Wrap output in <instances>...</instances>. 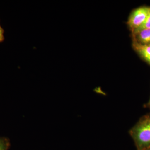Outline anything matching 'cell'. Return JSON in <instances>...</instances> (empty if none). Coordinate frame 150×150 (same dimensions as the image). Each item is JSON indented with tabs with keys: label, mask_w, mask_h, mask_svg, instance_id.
<instances>
[{
	"label": "cell",
	"mask_w": 150,
	"mask_h": 150,
	"mask_svg": "<svg viewBox=\"0 0 150 150\" xmlns=\"http://www.w3.org/2000/svg\"><path fill=\"white\" fill-rule=\"evenodd\" d=\"M4 33V30L0 25V43L3 42L5 40Z\"/></svg>",
	"instance_id": "cell-7"
},
{
	"label": "cell",
	"mask_w": 150,
	"mask_h": 150,
	"mask_svg": "<svg viewBox=\"0 0 150 150\" xmlns=\"http://www.w3.org/2000/svg\"><path fill=\"white\" fill-rule=\"evenodd\" d=\"M149 115H150V113H149Z\"/></svg>",
	"instance_id": "cell-10"
},
{
	"label": "cell",
	"mask_w": 150,
	"mask_h": 150,
	"mask_svg": "<svg viewBox=\"0 0 150 150\" xmlns=\"http://www.w3.org/2000/svg\"><path fill=\"white\" fill-rule=\"evenodd\" d=\"M150 13V7H140L132 11L130 14L127 25L131 33L142 25L146 20Z\"/></svg>",
	"instance_id": "cell-2"
},
{
	"label": "cell",
	"mask_w": 150,
	"mask_h": 150,
	"mask_svg": "<svg viewBox=\"0 0 150 150\" xmlns=\"http://www.w3.org/2000/svg\"><path fill=\"white\" fill-rule=\"evenodd\" d=\"M147 29H150V13L144 23L140 27L135 30L134 31L131 33H132V34H135V33H137L140 30Z\"/></svg>",
	"instance_id": "cell-6"
},
{
	"label": "cell",
	"mask_w": 150,
	"mask_h": 150,
	"mask_svg": "<svg viewBox=\"0 0 150 150\" xmlns=\"http://www.w3.org/2000/svg\"><path fill=\"white\" fill-rule=\"evenodd\" d=\"M144 150H150V148H148V149H146Z\"/></svg>",
	"instance_id": "cell-9"
},
{
	"label": "cell",
	"mask_w": 150,
	"mask_h": 150,
	"mask_svg": "<svg viewBox=\"0 0 150 150\" xmlns=\"http://www.w3.org/2000/svg\"><path fill=\"white\" fill-rule=\"evenodd\" d=\"M132 40L142 44H150V29H144L132 34Z\"/></svg>",
	"instance_id": "cell-4"
},
{
	"label": "cell",
	"mask_w": 150,
	"mask_h": 150,
	"mask_svg": "<svg viewBox=\"0 0 150 150\" xmlns=\"http://www.w3.org/2000/svg\"><path fill=\"white\" fill-rule=\"evenodd\" d=\"M145 107L147 108H150V98L149 100L148 101L147 103H146L144 105Z\"/></svg>",
	"instance_id": "cell-8"
},
{
	"label": "cell",
	"mask_w": 150,
	"mask_h": 150,
	"mask_svg": "<svg viewBox=\"0 0 150 150\" xmlns=\"http://www.w3.org/2000/svg\"><path fill=\"white\" fill-rule=\"evenodd\" d=\"M137 150L150 148V116H142L129 131Z\"/></svg>",
	"instance_id": "cell-1"
},
{
	"label": "cell",
	"mask_w": 150,
	"mask_h": 150,
	"mask_svg": "<svg viewBox=\"0 0 150 150\" xmlns=\"http://www.w3.org/2000/svg\"><path fill=\"white\" fill-rule=\"evenodd\" d=\"M132 46L141 58L150 65V44H140L133 40Z\"/></svg>",
	"instance_id": "cell-3"
},
{
	"label": "cell",
	"mask_w": 150,
	"mask_h": 150,
	"mask_svg": "<svg viewBox=\"0 0 150 150\" xmlns=\"http://www.w3.org/2000/svg\"><path fill=\"white\" fill-rule=\"evenodd\" d=\"M10 146V141L8 138L0 137V150H8Z\"/></svg>",
	"instance_id": "cell-5"
}]
</instances>
